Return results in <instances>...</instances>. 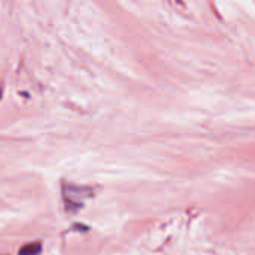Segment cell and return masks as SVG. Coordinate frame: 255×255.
Wrapping results in <instances>:
<instances>
[{
    "instance_id": "cell-1",
    "label": "cell",
    "mask_w": 255,
    "mask_h": 255,
    "mask_svg": "<svg viewBox=\"0 0 255 255\" xmlns=\"http://www.w3.org/2000/svg\"><path fill=\"white\" fill-rule=\"evenodd\" d=\"M39 253H40V244L34 242V244L22 247L19 251V255H37Z\"/></svg>"
}]
</instances>
